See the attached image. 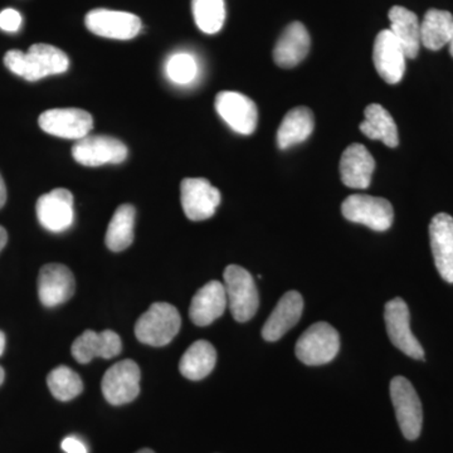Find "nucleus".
<instances>
[{"label": "nucleus", "mask_w": 453, "mask_h": 453, "mask_svg": "<svg viewBox=\"0 0 453 453\" xmlns=\"http://www.w3.org/2000/svg\"><path fill=\"white\" fill-rule=\"evenodd\" d=\"M22 25V16L16 9H4L0 12V29L5 32H17Z\"/></svg>", "instance_id": "32"}, {"label": "nucleus", "mask_w": 453, "mask_h": 453, "mask_svg": "<svg viewBox=\"0 0 453 453\" xmlns=\"http://www.w3.org/2000/svg\"><path fill=\"white\" fill-rule=\"evenodd\" d=\"M388 17L389 31L403 47L405 56L410 59L416 58L421 49V23L418 17L410 9L399 5L390 8Z\"/></svg>", "instance_id": "23"}, {"label": "nucleus", "mask_w": 453, "mask_h": 453, "mask_svg": "<svg viewBox=\"0 0 453 453\" xmlns=\"http://www.w3.org/2000/svg\"><path fill=\"white\" fill-rule=\"evenodd\" d=\"M121 349L120 336L112 330H105L103 333L86 330L74 340L71 351L77 362L88 365L95 357L112 359L121 353Z\"/></svg>", "instance_id": "18"}, {"label": "nucleus", "mask_w": 453, "mask_h": 453, "mask_svg": "<svg viewBox=\"0 0 453 453\" xmlns=\"http://www.w3.org/2000/svg\"><path fill=\"white\" fill-rule=\"evenodd\" d=\"M432 255L438 273L446 282L453 283V219L438 213L429 225Z\"/></svg>", "instance_id": "17"}, {"label": "nucleus", "mask_w": 453, "mask_h": 453, "mask_svg": "<svg viewBox=\"0 0 453 453\" xmlns=\"http://www.w3.org/2000/svg\"><path fill=\"white\" fill-rule=\"evenodd\" d=\"M452 35V14L440 9H429L421 23V44L429 50H440L449 44Z\"/></svg>", "instance_id": "27"}, {"label": "nucleus", "mask_w": 453, "mask_h": 453, "mask_svg": "<svg viewBox=\"0 0 453 453\" xmlns=\"http://www.w3.org/2000/svg\"><path fill=\"white\" fill-rule=\"evenodd\" d=\"M216 362L217 351L213 345L205 340H198L181 357L179 371L187 380H202L211 374Z\"/></svg>", "instance_id": "25"}, {"label": "nucleus", "mask_w": 453, "mask_h": 453, "mask_svg": "<svg viewBox=\"0 0 453 453\" xmlns=\"http://www.w3.org/2000/svg\"><path fill=\"white\" fill-rule=\"evenodd\" d=\"M310 47L311 40L306 27L300 22L291 23L280 35L273 50L275 64L281 68L296 67L309 55Z\"/></svg>", "instance_id": "22"}, {"label": "nucleus", "mask_w": 453, "mask_h": 453, "mask_svg": "<svg viewBox=\"0 0 453 453\" xmlns=\"http://www.w3.org/2000/svg\"><path fill=\"white\" fill-rule=\"evenodd\" d=\"M225 285L228 308L238 323L251 320L257 312L259 295L251 273L246 268L231 265L225 270Z\"/></svg>", "instance_id": "3"}, {"label": "nucleus", "mask_w": 453, "mask_h": 453, "mask_svg": "<svg viewBox=\"0 0 453 453\" xmlns=\"http://www.w3.org/2000/svg\"><path fill=\"white\" fill-rule=\"evenodd\" d=\"M85 25L94 35L111 40H131L142 31V20L138 16L110 9H94L88 12Z\"/></svg>", "instance_id": "10"}, {"label": "nucleus", "mask_w": 453, "mask_h": 453, "mask_svg": "<svg viewBox=\"0 0 453 453\" xmlns=\"http://www.w3.org/2000/svg\"><path fill=\"white\" fill-rule=\"evenodd\" d=\"M384 320L390 342L395 348L412 359H425V350L411 330L410 309L403 299L396 297L387 303Z\"/></svg>", "instance_id": "7"}, {"label": "nucleus", "mask_w": 453, "mask_h": 453, "mask_svg": "<svg viewBox=\"0 0 453 453\" xmlns=\"http://www.w3.org/2000/svg\"><path fill=\"white\" fill-rule=\"evenodd\" d=\"M340 336L335 327L320 321L311 325L296 342L297 359L303 365L318 366L327 365L338 356Z\"/></svg>", "instance_id": "4"}, {"label": "nucleus", "mask_w": 453, "mask_h": 453, "mask_svg": "<svg viewBox=\"0 0 453 453\" xmlns=\"http://www.w3.org/2000/svg\"><path fill=\"white\" fill-rule=\"evenodd\" d=\"M405 59L403 47L389 29H383L375 38L372 49V62L381 79L389 85L401 82L405 73Z\"/></svg>", "instance_id": "14"}, {"label": "nucleus", "mask_w": 453, "mask_h": 453, "mask_svg": "<svg viewBox=\"0 0 453 453\" xmlns=\"http://www.w3.org/2000/svg\"><path fill=\"white\" fill-rule=\"evenodd\" d=\"M4 65L11 73L33 82L65 73L70 58L55 46L38 43L33 44L27 53L19 50H9L4 56Z\"/></svg>", "instance_id": "1"}, {"label": "nucleus", "mask_w": 453, "mask_h": 453, "mask_svg": "<svg viewBox=\"0 0 453 453\" xmlns=\"http://www.w3.org/2000/svg\"><path fill=\"white\" fill-rule=\"evenodd\" d=\"M8 242V234L4 226H0V251L4 249L5 244Z\"/></svg>", "instance_id": "35"}, {"label": "nucleus", "mask_w": 453, "mask_h": 453, "mask_svg": "<svg viewBox=\"0 0 453 453\" xmlns=\"http://www.w3.org/2000/svg\"><path fill=\"white\" fill-rule=\"evenodd\" d=\"M4 378H5L4 369H3L2 366H0V386H2L3 381H4Z\"/></svg>", "instance_id": "37"}, {"label": "nucleus", "mask_w": 453, "mask_h": 453, "mask_svg": "<svg viewBox=\"0 0 453 453\" xmlns=\"http://www.w3.org/2000/svg\"><path fill=\"white\" fill-rule=\"evenodd\" d=\"M339 169L345 186L353 189H366L372 183L375 160L365 145L353 144L342 153Z\"/></svg>", "instance_id": "19"}, {"label": "nucleus", "mask_w": 453, "mask_h": 453, "mask_svg": "<svg viewBox=\"0 0 453 453\" xmlns=\"http://www.w3.org/2000/svg\"><path fill=\"white\" fill-rule=\"evenodd\" d=\"M135 216V208L131 204H122L116 210L107 226V249L112 252H121L133 244Z\"/></svg>", "instance_id": "28"}, {"label": "nucleus", "mask_w": 453, "mask_h": 453, "mask_svg": "<svg viewBox=\"0 0 453 453\" xmlns=\"http://www.w3.org/2000/svg\"><path fill=\"white\" fill-rule=\"evenodd\" d=\"M41 129L62 139L81 140L94 127V120L82 109H50L38 119Z\"/></svg>", "instance_id": "11"}, {"label": "nucleus", "mask_w": 453, "mask_h": 453, "mask_svg": "<svg viewBox=\"0 0 453 453\" xmlns=\"http://www.w3.org/2000/svg\"><path fill=\"white\" fill-rule=\"evenodd\" d=\"M192 11L196 26L207 35H216L225 25V0H192Z\"/></svg>", "instance_id": "29"}, {"label": "nucleus", "mask_w": 453, "mask_h": 453, "mask_svg": "<svg viewBox=\"0 0 453 453\" xmlns=\"http://www.w3.org/2000/svg\"><path fill=\"white\" fill-rule=\"evenodd\" d=\"M37 219L47 231L64 232L73 222V196L70 190L57 188L37 201Z\"/></svg>", "instance_id": "16"}, {"label": "nucleus", "mask_w": 453, "mask_h": 453, "mask_svg": "<svg viewBox=\"0 0 453 453\" xmlns=\"http://www.w3.org/2000/svg\"><path fill=\"white\" fill-rule=\"evenodd\" d=\"M449 53H451V56L453 57V35L451 42H449Z\"/></svg>", "instance_id": "39"}, {"label": "nucleus", "mask_w": 453, "mask_h": 453, "mask_svg": "<svg viewBox=\"0 0 453 453\" xmlns=\"http://www.w3.org/2000/svg\"><path fill=\"white\" fill-rule=\"evenodd\" d=\"M47 386L58 401H73L81 395L83 383L80 375L68 366L61 365L53 369L47 377Z\"/></svg>", "instance_id": "30"}, {"label": "nucleus", "mask_w": 453, "mask_h": 453, "mask_svg": "<svg viewBox=\"0 0 453 453\" xmlns=\"http://www.w3.org/2000/svg\"><path fill=\"white\" fill-rule=\"evenodd\" d=\"M314 113L309 107H295L286 113L277 131V145L281 150L305 142L314 131Z\"/></svg>", "instance_id": "24"}, {"label": "nucleus", "mask_w": 453, "mask_h": 453, "mask_svg": "<svg viewBox=\"0 0 453 453\" xmlns=\"http://www.w3.org/2000/svg\"><path fill=\"white\" fill-rule=\"evenodd\" d=\"M136 453H155V452L153 451V449H140V451H138Z\"/></svg>", "instance_id": "38"}, {"label": "nucleus", "mask_w": 453, "mask_h": 453, "mask_svg": "<svg viewBox=\"0 0 453 453\" xmlns=\"http://www.w3.org/2000/svg\"><path fill=\"white\" fill-rule=\"evenodd\" d=\"M216 110L235 133L242 135L255 133L258 122V110L253 100L246 95L234 91L219 92L216 97Z\"/></svg>", "instance_id": "12"}, {"label": "nucleus", "mask_w": 453, "mask_h": 453, "mask_svg": "<svg viewBox=\"0 0 453 453\" xmlns=\"http://www.w3.org/2000/svg\"><path fill=\"white\" fill-rule=\"evenodd\" d=\"M181 326L180 314L175 306L155 303L135 325V335L142 344L165 347L178 335Z\"/></svg>", "instance_id": "2"}, {"label": "nucleus", "mask_w": 453, "mask_h": 453, "mask_svg": "<svg viewBox=\"0 0 453 453\" xmlns=\"http://www.w3.org/2000/svg\"><path fill=\"white\" fill-rule=\"evenodd\" d=\"M62 449L65 453H88V449L81 442L74 437H67L62 441Z\"/></svg>", "instance_id": "33"}, {"label": "nucleus", "mask_w": 453, "mask_h": 453, "mask_svg": "<svg viewBox=\"0 0 453 453\" xmlns=\"http://www.w3.org/2000/svg\"><path fill=\"white\" fill-rule=\"evenodd\" d=\"M365 120L360 124V131L366 138L380 140L388 148H396L399 144L398 127L390 113L378 104L366 107Z\"/></svg>", "instance_id": "26"}, {"label": "nucleus", "mask_w": 453, "mask_h": 453, "mask_svg": "<svg viewBox=\"0 0 453 453\" xmlns=\"http://www.w3.org/2000/svg\"><path fill=\"white\" fill-rule=\"evenodd\" d=\"M228 308L226 288L223 282L205 283L190 303L189 316L196 326H208L225 314Z\"/></svg>", "instance_id": "20"}, {"label": "nucleus", "mask_w": 453, "mask_h": 453, "mask_svg": "<svg viewBox=\"0 0 453 453\" xmlns=\"http://www.w3.org/2000/svg\"><path fill=\"white\" fill-rule=\"evenodd\" d=\"M5 349V335L4 333L0 332V357L4 353Z\"/></svg>", "instance_id": "36"}, {"label": "nucleus", "mask_w": 453, "mask_h": 453, "mask_svg": "<svg viewBox=\"0 0 453 453\" xmlns=\"http://www.w3.org/2000/svg\"><path fill=\"white\" fill-rule=\"evenodd\" d=\"M7 202V187H5L4 179L0 175V210L4 207Z\"/></svg>", "instance_id": "34"}, {"label": "nucleus", "mask_w": 453, "mask_h": 453, "mask_svg": "<svg viewBox=\"0 0 453 453\" xmlns=\"http://www.w3.org/2000/svg\"><path fill=\"white\" fill-rule=\"evenodd\" d=\"M303 311V299L297 291H288L277 303L273 314L267 319L262 338L266 342H277L299 323Z\"/></svg>", "instance_id": "21"}, {"label": "nucleus", "mask_w": 453, "mask_h": 453, "mask_svg": "<svg viewBox=\"0 0 453 453\" xmlns=\"http://www.w3.org/2000/svg\"><path fill=\"white\" fill-rule=\"evenodd\" d=\"M198 67L196 59L188 53H178L170 57L166 64V74L173 82L187 85L196 79Z\"/></svg>", "instance_id": "31"}, {"label": "nucleus", "mask_w": 453, "mask_h": 453, "mask_svg": "<svg viewBox=\"0 0 453 453\" xmlns=\"http://www.w3.org/2000/svg\"><path fill=\"white\" fill-rule=\"evenodd\" d=\"M342 213L348 220L359 223L372 231H388L395 220V211L389 201L378 196L353 195L342 204Z\"/></svg>", "instance_id": "6"}, {"label": "nucleus", "mask_w": 453, "mask_h": 453, "mask_svg": "<svg viewBox=\"0 0 453 453\" xmlns=\"http://www.w3.org/2000/svg\"><path fill=\"white\" fill-rule=\"evenodd\" d=\"M73 157L85 166L120 164L127 157V148L120 140L111 136L88 135L77 140L73 148Z\"/></svg>", "instance_id": "13"}, {"label": "nucleus", "mask_w": 453, "mask_h": 453, "mask_svg": "<svg viewBox=\"0 0 453 453\" xmlns=\"http://www.w3.org/2000/svg\"><path fill=\"white\" fill-rule=\"evenodd\" d=\"M181 205L188 219L205 220L216 213L220 193L204 178H186L180 184Z\"/></svg>", "instance_id": "9"}, {"label": "nucleus", "mask_w": 453, "mask_h": 453, "mask_svg": "<svg viewBox=\"0 0 453 453\" xmlns=\"http://www.w3.org/2000/svg\"><path fill=\"white\" fill-rule=\"evenodd\" d=\"M73 271L61 264L44 265L38 276V297L46 308H55L73 296Z\"/></svg>", "instance_id": "15"}, {"label": "nucleus", "mask_w": 453, "mask_h": 453, "mask_svg": "<svg viewBox=\"0 0 453 453\" xmlns=\"http://www.w3.org/2000/svg\"><path fill=\"white\" fill-rule=\"evenodd\" d=\"M140 380L142 372L138 365L134 360H122L105 372L101 389L110 404H127L139 395Z\"/></svg>", "instance_id": "8"}, {"label": "nucleus", "mask_w": 453, "mask_h": 453, "mask_svg": "<svg viewBox=\"0 0 453 453\" xmlns=\"http://www.w3.org/2000/svg\"><path fill=\"white\" fill-rule=\"evenodd\" d=\"M390 398L402 434L407 440H417L422 431L423 410L421 399L412 383L404 377L393 378L390 381Z\"/></svg>", "instance_id": "5"}]
</instances>
